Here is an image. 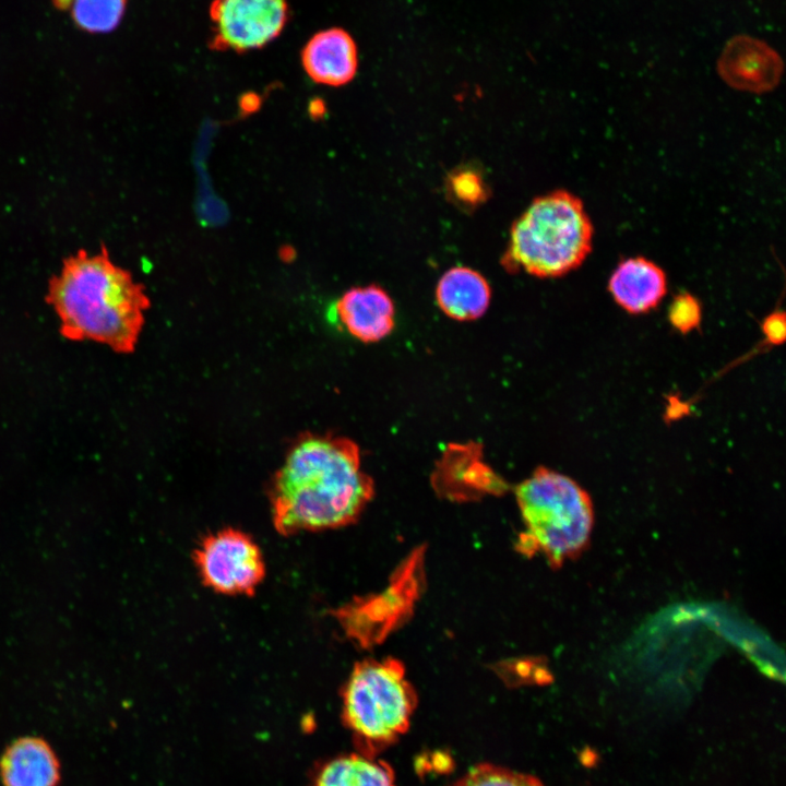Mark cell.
<instances>
[{
    "label": "cell",
    "mask_w": 786,
    "mask_h": 786,
    "mask_svg": "<svg viewBox=\"0 0 786 786\" xmlns=\"http://www.w3.org/2000/svg\"><path fill=\"white\" fill-rule=\"evenodd\" d=\"M343 718L358 738L385 746L404 734L417 705V695L395 658H368L352 669L343 692Z\"/></svg>",
    "instance_id": "5"
},
{
    "label": "cell",
    "mask_w": 786,
    "mask_h": 786,
    "mask_svg": "<svg viewBox=\"0 0 786 786\" xmlns=\"http://www.w3.org/2000/svg\"><path fill=\"white\" fill-rule=\"evenodd\" d=\"M491 289L487 279L466 266L448 270L439 279L436 299L439 308L457 321L480 318L489 307Z\"/></svg>",
    "instance_id": "13"
},
{
    "label": "cell",
    "mask_w": 786,
    "mask_h": 786,
    "mask_svg": "<svg viewBox=\"0 0 786 786\" xmlns=\"http://www.w3.org/2000/svg\"><path fill=\"white\" fill-rule=\"evenodd\" d=\"M764 333L772 343H781L785 336V317L783 312L769 315L763 324Z\"/></svg>",
    "instance_id": "19"
},
{
    "label": "cell",
    "mask_w": 786,
    "mask_h": 786,
    "mask_svg": "<svg viewBox=\"0 0 786 786\" xmlns=\"http://www.w3.org/2000/svg\"><path fill=\"white\" fill-rule=\"evenodd\" d=\"M669 319L672 325L681 332L692 330L701 319L699 301L690 294H679L670 305Z\"/></svg>",
    "instance_id": "18"
},
{
    "label": "cell",
    "mask_w": 786,
    "mask_h": 786,
    "mask_svg": "<svg viewBox=\"0 0 786 786\" xmlns=\"http://www.w3.org/2000/svg\"><path fill=\"white\" fill-rule=\"evenodd\" d=\"M716 71L728 86L762 94L771 92L779 84L784 61L766 41L739 34L725 44L716 62Z\"/></svg>",
    "instance_id": "8"
},
{
    "label": "cell",
    "mask_w": 786,
    "mask_h": 786,
    "mask_svg": "<svg viewBox=\"0 0 786 786\" xmlns=\"http://www.w3.org/2000/svg\"><path fill=\"white\" fill-rule=\"evenodd\" d=\"M4 786H56L59 782V762L43 739L24 737L14 741L0 762Z\"/></svg>",
    "instance_id": "12"
},
{
    "label": "cell",
    "mask_w": 786,
    "mask_h": 786,
    "mask_svg": "<svg viewBox=\"0 0 786 786\" xmlns=\"http://www.w3.org/2000/svg\"><path fill=\"white\" fill-rule=\"evenodd\" d=\"M446 188L464 205L475 206L488 198V189L481 176L471 168L454 170L446 179Z\"/></svg>",
    "instance_id": "17"
},
{
    "label": "cell",
    "mask_w": 786,
    "mask_h": 786,
    "mask_svg": "<svg viewBox=\"0 0 786 786\" xmlns=\"http://www.w3.org/2000/svg\"><path fill=\"white\" fill-rule=\"evenodd\" d=\"M515 498L525 527L516 545L521 552L541 553L556 569L587 548L593 502L575 480L540 466L516 486Z\"/></svg>",
    "instance_id": "4"
},
{
    "label": "cell",
    "mask_w": 786,
    "mask_h": 786,
    "mask_svg": "<svg viewBox=\"0 0 786 786\" xmlns=\"http://www.w3.org/2000/svg\"><path fill=\"white\" fill-rule=\"evenodd\" d=\"M193 561L204 585L225 595H252L265 576L262 551L247 533L224 528L205 536Z\"/></svg>",
    "instance_id": "6"
},
{
    "label": "cell",
    "mask_w": 786,
    "mask_h": 786,
    "mask_svg": "<svg viewBox=\"0 0 786 786\" xmlns=\"http://www.w3.org/2000/svg\"><path fill=\"white\" fill-rule=\"evenodd\" d=\"M45 299L64 338L102 343L120 354L134 350L150 307L144 287L111 262L104 246L96 254L80 250L67 258Z\"/></svg>",
    "instance_id": "2"
},
{
    "label": "cell",
    "mask_w": 786,
    "mask_h": 786,
    "mask_svg": "<svg viewBox=\"0 0 786 786\" xmlns=\"http://www.w3.org/2000/svg\"><path fill=\"white\" fill-rule=\"evenodd\" d=\"M373 495L354 441L306 433L271 481L272 522L285 536L343 527L359 517Z\"/></svg>",
    "instance_id": "1"
},
{
    "label": "cell",
    "mask_w": 786,
    "mask_h": 786,
    "mask_svg": "<svg viewBox=\"0 0 786 786\" xmlns=\"http://www.w3.org/2000/svg\"><path fill=\"white\" fill-rule=\"evenodd\" d=\"M288 13L286 0H214L210 46L236 52L262 48L282 33Z\"/></svg>",
    "instance_id": "7"
},
{
    "label": "cell",
    "mask_w": 786,
    "mask_h": 786,
    "mask_svg": "<svg viewBox=\"0 0 786 786\" xmlns=\"http://www.w3.org/2000/svg\"><path fill=\"white\" fill-rule=\"evenodd\" d=\"M334 313L350 335L365 343L386 337L394 327L393 300L374 284L348 289L336 301Z\"/></svg>",
    "instance_id": "9"
},
{
    "label": "cell",
    "mask_w": 786,
    "mask_h": 786,
    "mask_svg": "<svg viewBox=\"0 0 786 786\" xmlns=\"http://www.w3.org/2000/svg\"><path fill=\"white\" fill-rule=\"evenodd\" d=\"M452 786H544V784L532 775L483 763L472 767Z\"/></svg>",
    "instance_id": "16"
},
{
    "label": "cell",
    "mask_w": 786,
    "mask_h": 786,
    "mask_svg": "<svg viewBox=\"0 0 786 786\" xmlns=\"http://www.w3.org/2000/svg\"><path fill=\"white\" fill-rule=\"evenodd\" d=\"M53 4L59 9H67L71 7L72 0H52Z\"/></svg>",
    "instance_id": "20"
},
{
    "label": "cell",
    "mask_w": 786,
    "mask_h": 786,
    "mask_svg": "<svg viewBox=\"0 0 786 786\" xmlns=\"http://www.w3.org/2000/svg\"><path fill=\"white\" fill-rule=\"evenodd\" d=\"M314 786H395V782L385 762L348 754L327 762L318 773Z\"/></svg>",
    "instance_id": "14"
},
{
    "label": "cell",
    "mask_w": 786,
    "mask_h": 786,
    "mask_svg": "<svg viewBox=\"0 0 786 786\" xmlns=\"http://www.w3.org/2000/svg\"><path fill=\"white\" fill-rule=\"evenodd\" d=\"M608 290L627 312L646 313L656 308L666 295L667 277L653 261L643 257L628 258L614 270Z\"/></svg>",
    "instance_id": "11"
},
{
    "label": "cell",
    "mask_w": 786,
    "mask_h": 786,
    "mask_svg": "<svg viewBox=\"0 0 786 786\" xmlns=\"http://www.w3.org/2000/svg\"><path fill=\"white\" fill-rule=\"evenodd\" d=\"M126 4L127 0H72V16L86 32L108 33L119 25Z\"/></svg>",
    "instance_id": "15"
},
{
    "label": "cell",
    "mask_w": 786,
    "mask_h": 786,
    "mask_svg": "<svg viewBox=\"0 0 786 786\" xmlns=\"http://www.w3.org/2000/svg\"><path fill=\"white\" fill-rule=\"evenodd\" d=\"M593 224L582 200L567 190L535 198L514 221L501 263L507 271L558 277L592 251Z\"/></svg>",
    "instance_id": "3"
},
{
    "label": "cell",
    "mask_w": 786,
    "mask_h": 786,
    "mask_svg": "<svg viewBox=\"0 0 786 786\" xmlns=\"http://www.w3.org/2000/svg\"><path fill=\"white\" fill-rule=\"evenodd\" d=\"M301 62L312 81L342 86L350 82L358 68V50L352 35L331 27L315 33L301 51Z\"/></svg>",
    "instance_id": "10"
}]
</instances>
